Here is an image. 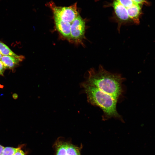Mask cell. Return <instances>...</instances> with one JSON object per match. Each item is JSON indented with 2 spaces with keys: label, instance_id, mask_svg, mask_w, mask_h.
Returning a JSON list of instances; mask_svg holds the SVG:
<instances>
[{
  "label": "cell",
  "instance_id": "cell-1",
  "mask_svg": "<svg viewBox=\"0 0 155 155\" xmlns=\"http://www.w3.org/2000/svg\"><path fill=\"white\" fill-rule=\"evenodd\" d=\"M124 79L121 75L111 73L101 65L96 70L88 71L86 84L110 95L117 101L123 92L122 83Z\"/></svg>",
  "mask_w": 155,
  "mask_h": 155
},
{
  "label": "cell",
  "instance_id": "cell-2",
  "mask_svg": "<svg viewBox=\"0 0 155 155\" xmlns=\"http://www.w3.org/2000/svg\"><path fill=\"white\" fill-rule=\"evenodd\" d=\"M81 86L86 94L88 102L93 105L99 107L102 110L103 120L113 118L123 121L117 110V101L112 96L84 82L81 84Z\"/></svg>",
  "mask_w": 155,
  "mask_h": 155
},
{
  "label": "cell",
  "instance_id": "cell-3",
  "mask_svg": "<svg viewBox=\"0 0 155 155\" xmlns=\"http://www.w3.org/2000/svg\"><path fill=\"white\" fill-rule=\"evenodd\" d=\"M53 11L54 18L71 23L79 14L77 9V3L68 7L57 6L53 2L49 3Z\"/></svg>",
  "mask_w": 155,
  "mask_h": 155
},
{
  "label": "cell",
  "instance_id": "cell-4",
  "mask_svg": "<svg viewBox=\"0 0 155 155\" xmlns=\"http://www.w3.org/2000/svg\"><path fill=\"white\" fill-rule=\"evenodd\" d=\"M86 28L85 21L79 14L71 24L69 42L84 46L83 41L86 38Z\"/></svg>",
  "mask_w": 155,
  "mask_h": 155
},
{
  "label": "cell",
  "instance_id": "cell-5",
  "mask_svg": "<svg viewBox=\"0 0 155 155\" xmlns=\"http://www.w3.org/2000/svg\"><path fill=\"white\" fill-rule=\"evenodd\" d=\"M54 146L55 155H81V148L69 142L58 139Z\"/></svg>",
  "mask_w": 155,
  "mask_h": 155
},
{
  "label": "cell",
  "instance_id": "cell-6",
  "mask_svg": "<svg viewBox=\"0 0 155 155\" xmlns=\"http://www.w3.org/2000/svg\"><path fill=\"white\" fill-rule=\"evenodd\" d=\"M112 5L117 19V29L119 32L121 25L131 21L127 9L117 0H114Z\"/></svg>",
  "mask_w": 155,
  "mask_h": 155
},
{
  "label": "cell",
  "instance_id": "cell-7",
  "mask_svg": "<svg viewBox=\"0 0 155 155\" xmlns=\"http://www.w3.org/2000/svg\"><path fill=\"white\" fill-rule=\"evenodd\" d=\"M56 29L62 38L68 40H70L71 23L61 20L54 18Z\"/></svg>",
  "mask_w": 155,
  "mask_h": 155
},
{
  "label": "cell",
  "instance_id": "cell-8",
  "mask_svg": "<svg viewBox=\"0 0 155 155\" xmlns=\"http://www.w3.org/2000/svg\"><path fill=\"white\" fill-rule=\"evenodd\" d=\"M127 9L131 22L136 24H139L140 18L141 13L140 5L135 4Z\"/></svg>",
  "mask_w": 155,
  "mask_h": 155
},
{
  "label": "cell",
  "instance_id": "cell-9",
  "mask_svg": "<svg viewBox=\"0 0 155 155\" xmlns=\"http://www.w3.org/2000/svg\"><path fill=\"white\" fill-rule=\"evenodd\" d=\"M24 59L9 56L3 55L0 60L3 63L6 69H12L18 65L19 62L22 61Z\"/></svg>",
  "mask_w": 155,
  "mask_h": 155
},
{
  "label": "cell",
  "instance_id": "cell-10",
  "mask_svg": "<svg viewBox=\"0 0 155 155\" xmlns=\"http://www.w3.org/2000/svg\"><path fill=\"white\" fill-rule=\"evenodd\" d=\"M0 53L3 55L9 56L18 58L24 59V56L14 53L5 44L0 41Z\"/></svg>",
  "mask_w": 155,
  "mask_h": 155
},
{
  "label": "cell",
  "instance_id": "cell-11",
  "mask_svg": "<svg viewBox=\"0 0 155 155\" xmlns=\"http://www.w3.org/2000/svg\"><path fill=\"white\" fill-rule=\"evenodd\" d=\"M19 148V146L17 148L10 147H4L1 155H14Z\"/></svg>",
  "mask_w": 155,
  "mask_h": 155
},
{
  "label": "cell",
  "instance_id": "cell-12",
  "mask_svg": "<svg viewBox=\"0 0 155 155\" xmlns=\"http://www.w3.org/2000/svg\"><path fill=\"white\" fill-rule=\"evenodd\" d=\"M126 9L131 7L136 4L132 0H117Z\"/></svg>",
  "mask_w": 155,
  "mask_h": 155
},
{
  "label": "cell",
  "instance_id": "cell-13",
  "mask_svg": "<svg viewBox=\"0 0 155 155\" xmlns=\"http://www.w3.org/2000/svg\"><path fill=\"white\" fill-rule=\"evenodd\" d=\"M23 145L19 146V148L16 151L14 155H26L25 152L22 149Z\"/></svg>",
  "mask_w": 155,
  "mask_h": 155
},
{
  "label": "cell",
  "instance_id": "cell-14",
  "mask_svg": "<svg viewBox=\"0 0 155 155\" xmlns=\"http://www.w3.org/2000/svg\"><path fill=\"white\" fill-rule=\"evenodd\" d=\"M6 68L3 63L0 60V76H3Z\"/></svg>",
  "mask_w": 155,
  "mask_h": 155
},
{
  "label": "cell",
  "instance_id": "cell-15",
  "mask_svg": "<svg viewBox=\"0 0 155 155\" xmlns=\"http://www.w3.org/2000/svg\"><path fill=\"white\" fill-rule=\"evenodd\" d=\"M135 3L139 5H143L148 4L145 0H132Z\"/></svg>",
  "mask_w": 155,
  "mask_h": 155
},
{
  "label": "cell",
  "instance_id": "cell-16",
  "mask_svg": "<svg viewBox=\"0 0 155 155\" xmlns=\"http://www.w3.org/2000/svg\"><path fill=\"white\" fill-rule=\"evenodd\" d=\"M4 147L0 145V155H1L2 152Z\"/></svg>",
  "mask_w": 155,
  "mask_h": 155
},
{
  "label": "cell",
  "instance_id": "cell-17",
  "mask_svg": "<svg viewBox=\"0 0 155 155\" xmlns=\"http://www.w3.org/2000/svg\"><path fill=\"white\" fill-rule=\"evenodd\" d=\"M3 55L1 54L0 53V60H1V58L2 56Z\"/></svg>",
  "mask_w": 155,
  "mask_h": 155
}]
</instances>
